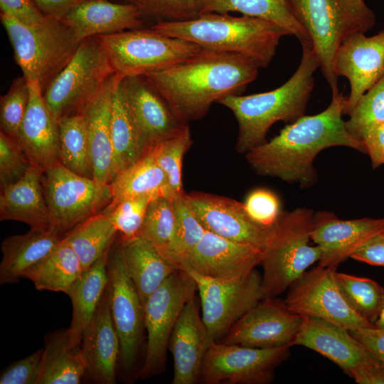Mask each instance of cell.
I'll use <instances>...</instances> for the list:
<instances>
[{
	"mask_svg": "<svg viewBox=\"0 0 384 384\" xmlns=\"http://www.w3.org/2000/svg\"><path fill=\"white\" fill-rule=\"evenodd\" d=\"M347 97L332 93L329 105L314 115H303L287 124L279 133L245 155L259 176L277 178L302 188L318 181L314 161L323 150L348 147L366 154L363 144L347 131L343 119Z\"/></svg>",
	"mask_w": 384,
	"mask_h": 384,
	"instance_id": "cell-1",
	"label": "cell"
},
{
	"mask_svg": "<svg viewBox=\"0 0 384 384\" xmlns=\"http://www.w3.org/2000/svg\"><path fill=\"white\" fill-rule=\"evenodd\" d=\"M260 66L250 57L202 48L169 68L145 75L183 122L203 118L215 102L240 95Z\"/></svg>",
	"mask_w": 384,
	"mask_h": 384,
	"instance_id": "cell-2",
	"label": "cell"
},
{
	"mask_svg": "<svg viewBox=\"0 0 384 384\" xmlns=\"http://www.w3.org/2000/svg\"><path fill=\"white\" fill-rule=\"evenodd\" d=\"M301 46L300 63L283 85L265 92L228 95L218 102L228 108L238 122L237 152L245 154L267 142V132L274 123H292L304 115L319 63L311 43Z\"/></svg>",
	"mask_w": 384,
	"mask_h": 384,
	"instance_id": "cell-3",
	"label": "cell"
},
{
	"mask_svg": "<svg viewBox=\"0 0 384 384\" xmlns=\"http://www.w3.org/2000/svg\"><path fill=\"white\" fill-rule=\"evenodd\" d=\"M151 29L193 42L202 48L247 55L260 68L269 65L282 38L290 35L284 28L268 21L219 13L199 14L185 21H159Z\"/></svg>",
	"mask_w": 384,
	"mask_h": 384,
	"instance_id": "cell-4",
	"label": "cell"
},
{
	"mask_svg": "<svg viewBox=\"0 0 384 384\" xmlns=\"http://www.w3.org/2000/svg\"><path fill=\"white\" fill-rule=\"evenodd\" d=\"M294 17L306 31L319 68L332 93L339 92L335 70L337 50L356 32L366 33L375 23L365 2L349 0H287Z\"/></svg>",
	"mask_w": 384,
	"mask_h": 384,
	"instance_id": "cell-5",
	"label": "cell"
},
{
	"mask_svg": "<svg viewBox=\"0 0 384 384\" xmlns=\"http://www.w3.org/2000/svg\"><path fill=\"white\" fill-rule=\"evenodd\" d=\"M0 19L23 76L28 82H38L44 93L72 59L80 42L65 24L51 17L34 26L4 13Z\"/></svg>",
	"mask_w": 384,
	"mask_h": 384,
	"instance_id": "cell-6",
	"label": "cell"
},
{
	"mask_svg": "<svg viewBox=\"0 0 384 384\" xmlns=\"http://www.w3.org/2000/svg\"><path fill=\"white\" fill-rule=\"evenodd\" d=\"M314 215L306 208L282 213L261 262L263 299L277 297L320 260L321 248L310 245Z\"/></svg>",
	"mask_w": 384,
	"mask_h": 384,
	"instance_id": "cell-7",
	"label": "cell"
},
{
	"mask_svg": "<svg viewBox=\"0 0 384 384\" xmlns=\"http://www.w3.org/2000/svg\"><path fill=\"white\" fill-rule=\"evenodd\" d=\"M115 75L145 76L180 63L202 48L188 41L149 29H133L97 36Z\"/></svg>",
	"mask_w": 384,
	"mask_h": 384,
	"instance_id": "cell-8",
	"label": "cell"
},
{
	"mask_svg": "<svg viewBox=\"0 0 384 384\" xmlns=\"http://www.w3.org/2000/svg\"><path fill=\"white\" fill-rule=\"evenodd\" d=\"M114 73L97 36L80 42L72 59L43 93L54 117L75 113Z\"/></svg>",
	"mask_w": 384,
	"mask_h": 384,
	"instance_id": "cell-9",
	"label": "cell"
},
{
	"mask_svg": "<svg viewBox=\"0 0 384 384\" xmlns=\"http://www.w3.org/2000/svg\"><path fill=\"white\" fill-rule=\"evenodd\" d=\"M196 291L191 275L178 269L147 299L144 306L147 341L144 361L137 374L139 378H148L164 370L172 331L184 306Z\"/></svg>",
	"mask_w": 384,
	"mask_h": 384,
	"instance_id": "cell-10",
	"label": "cell"
},
{
	"mask_svg": "<svg viewBox=\"0 0 384 384\" xmlns=\"http://www.w3.org/2000/svg\"><path fill=\"white\" fill-rule=\"evenodd\" d=\"M336 269L318 266L306 270L289 288L284 299L292 312L336 324L348 331L375 325L358 314L341 292Z\"/></svg>",
	"mask_w": 384,
	"mask_h": 384,
	"instance_id": "cell-11",
	"label": "cell"
},
{
	"mask_svg": "<svg viewBox=\"0 0 384 384\" xmlns=\"http://www.w3.org/2000/svg\"><path fill=\"white\" fill-rule=\"evenodd\" d=\"M290 345L253 348L213 342L201 368L204 384H267L275 368L289 355Z\"/></svg>",
	"mask_w": 384,
	"mask_h": 384,
	"instance_id": "cell-12",
	"label": "cell"
},
{
	"mask_svg": "<svg viewBox=\"0 0 384 384\" xmlns=\"http://www.w3.org/2000/svg\"><path fill=\"white\" fill-rule=\"evenodd\" d=\"M186 272L196 284L202 319L213 342L220 341L241 316L263 299L262 275L255 269L247 276L234 280Z\"/></svg>",
	"mask_w": 384,
	"mask_h": 384,
	"instance_id": "cell-13",
	"label": "cell"
},
{
	"mask_svg": "<svg viewBox=\"0 0 384 384\" xmlns=\"http://www.w3.org/2000/svg\"><path fill=\"white\" fill-rule=\"evenodd\" d=\"M42 186L50 229L61 235L96 213L109 199L93 178L79 175L59 161L42 174Z\"/></svg>",
	"mask_w": 384,
	"mask_h": 384,
	"instance_id": "cell-14",
	"label": "cell"
},
{
	"mask_svg": "<svg viewBox=\"0 0 384 384\" xmlns=\"http://www.w3.org/2000/svg\"><path fill=\"white\" fill-rule=\"evenodd\" d=\"M107 270L111 314L120 342L119 363L129 376L137 369L145 329L144 307L126 272L119 247L108 257Z\"/></svg>",
	"mask_w": 384,
	"mask_h": 384,
	"instance_id": "cell-15",
	"label": "cell"
},
{
	"mask_svg": "<svg viewBox=\"0 0 384 384\" xmlns=\"http://www.w3.org/2000/svg\"><path fill=\"white\" fill-rule=\"evenodd\" d=\"M186 201L206 230L265 250L274 225L265 227L248 215L244 203L206 192L185 193Z\"/></svg>",
	"mask_w": 384,
	"mask_h": 384,
	"instance_id": "cell-16",
	"label": "cell"
},
{
	"mask_svg": "<svg viewBox=\"0 0 384 384\" xmlns=\"http://www.w3.org/2000/svg\"><path fill=\"white\" fill-rule=\"evenodd\" d=\"M302 316L292 312L284 300L265 298L241 316L220 341L253 348L292 346Z\"/></svg>",
	"mask_w": 384,
	"mask_h": 384,
	"instance_id": "cell-17",
	"label": "cell"
},
{
	"mask_svg": "<svg viewBox=\"0 0 384 384\" xmlns=\"http://www.w3.org/2000/svg\"><path fill=\"white\" fill-rule=\"evenodd\" d=\"M265 250L206 230L201 240L178 263V268L222 280L239 279L261 265Z\"/></svg>",
	"mask_w": 384,
	"mask_h": 384,
	"instance_id": "cell-18",
	"label": "cell"
},
{
	"mask_svg": "<svg viewBox=\"0 0 384 384\" xmlns=\"http://www.w3.org/2000/svg\"><path fill=\"white\" fill-rule=\"evenodd\" d=\"M121 85L146 153L188 125L176 116L145 76L122 78Z\"/></svg>",
	"mask_w": 384,
	"mask_h": 384,
	"instance_id": "cell-19",
	"label": "cell"
},
{
	"mask_svg": "<svg viewBox=\"0 0 384 384\" xmlns=\"http://www.w3.org/2000/svg\"><path fill=\"white\" fill-rule=\"evenodd\" d=\"M335 70L350 84L343 112L348 115L362 95L384 75V30L369 37L362 32L346 37L337 50Z\"/></svg>",
	"mask_w": 384,
	"mask_h": 384,
	"instance_id": "cell-20",
	"label": "cell"
},
{
	"mask_svg": "<svg viewBox=\"0 0 384 384\" xmlns=\"http://www.w3.org/2000/svg\"><path fill=\"white\" fill-rule=\"evenodd\" d=\"M384 235V218L341 220L320 210L314 215L311 241L322 252L319 265L336 269L369 239Z\"/></svg>",
	"mask_w": 384,
	"mask_h": 384,
	"instance_id": "cell-21",
	"label": "cell"
},
{
	"mask_svg": "<svg viewBox=\"0 0 384 384\" xmlns=\"http://www.w3.org/2000/svg\"><path fill=\"white\" fill-rule=\"evenodd\" d=\"M292 346H302L329 359L351 376L380 361L346 329L317 318L302 316Z\"/></svg>",
	"mask_w": 384,
	"mask_h": 384,
	"instance_id": "cell-22",
	"label": "cell"
},
{
	"mask_svg": "<svg viewBox=\"0 0 384 384\" xmlns=\"http://www.w3.org/2000/svg\"><path fill=\"white\" fill-rule=\"evenodd\" d=\"M118 76L113 74L102 87L77 112L85 120L93 171V179L100 194L109 200V184L113 178V149L111 112Z\"/></svg>",
	"mask_w": 384,
	"mask_h": 384,
	"instance_id": "cell-23",
	"label": "cell"
},
{
	"mask_svg": "<svg viewBox=\"0 0 384 384\" xmlns=\"http://www.w3.org/2000/svg\"><path fill=\"white\" fill-rule=\"evenodd\" d=\"M213 342L194 296L184 306L169 339L168 350L174 361L172 384L200 380L203 361Z\"/></svg>",
	"mask_w": 384,
	"mask_h": 384,
	"instance_id": "cell-24",
	"label": "cell"
},
{
	"mask_svg": "<svg viewBox=\"0 0 384 384\" xmlns=\"http://www.w3.org/2000/svg\"><path fill=\"white\" fill-rule=\"evenodd\" d=\"M80 346L87 373L92 379L102 384L116 383L120 342L112 317L108 286Z\"/></svg>",
	"mask_w": 384,
	"mask_h": 384,
	"instance_id": "cell-25",
	"label": "cell"
},
{
	"mask_svg": "<svg viewBox=\"0 0 384 384\" xmlns=\"http://www.w3.org/2000/svg\"><path fill=\"white\" fill-rule=\"evenodd\" d=\"M30 98L17 141L31 164L44 171L59 161V131L36 81L28 82Z\"/></svg>",
	"mask_w": 384,
	"mask_h": 384,
	"instance_id": "cell-26",
	"label": "cell"
},
{
	"mask_svg": "<svg viewBox=\"0 0 384 384\" xmlns=\"http://www.w3.org/2000/svg\"><path fill=\"white\" fill-rule=\"evenodd\" d=\"M144 15L135 6L111 0H84L73 8L60 21L82 40L128 30L138 29Z\"/></svg>",
	"mask_w": 384,
	"mask_h": 384,
	"instance_id": "cell-27",
	"label": "cell"
},
{
	"mask_svg": "<svg viewBox=\"0 0 384 384\" xmlns=\"http://www.w3.org/2000/svg\"><path fill=\"white\" fill-rule=\"evenodd\" d=\"M43 171L31 164L20 179L1 188V220L22 222L31 228H50L41 181Z\"/></svg>",
	"mask_w": 384,
	"mask_h": 384,
	"instance_id": "cell-28",
	"label": "cell"
},
{
	"mask_svg": "<svg viewBox=\"0 0 384 384\" xmlns=\"http://www.w3.org/2000/svg\"><path fill=\"white\" fill-rule=\"evenodd\" d=\"M62 238L50 228H31L26 233L4 238L1 245L0 284L18 282L24 272L48 256Z\"/></svg>",
	"mask_w": 384,
	"mask_h": 384,
	"instance_id": "cell-29",
	"label": "cell"
},
{
	"mask_svg": "<svg viewBox=\"0 0 384 384\" xmlns=\"http://www.w3.org/2000/svg\"><path fill=\"white\" fill-rule=\"evenodd\" d=\"M119 249L126 272L144 307L149 297L178 268L139 236L122 242Z\"/></svg>",
	"mask_w": 384,
	"mask_h": 384,
	"instance_id": "cell-30",
	"label": "cell"
},
{
	"mask_svg": "<svg viewBox=\"0 0 384 384\" xmlns=\"http://www.w3.org/2000/svg\"><path fill=\"white\" fill-rule=\"evenodd\" d=\"M107 252L84 270L66 294L73 306L71 322L67 329L74 346L81 345L83 334L92 321L108 286Z\"/></svg>",
	"mask_w": 384,
	"mask_h": 384,
	"instance_id": "cell-31",
	"label": "cell"
},
{
	"mask_svg": "<svg viewBox=\"0 0 384 384\" xmlns=\"http://www.w3.org/2000/svg\"><path fill=\"white\" fill-rule=\"evenodd\" d=\"M86 373L81 346L72 344L68 329L47 336L38 384H78Z\"/></svg>",
	"mask_w": 384,
	"mask_h": 384,
	"instance_id": "cell-32",
	"label": "cell"
},
{
	"mask_svg": "<svg viewBox=\"0 0 384 384\" xmlns=\"http://www.w3.org/2000/svg\"><path fill=\"white\" fill-rule=\"evenodd\" d=\"M199 14L238 12L243 16L272 22L294 36L302 45L311 43L302 26L291 11L287 0H196Z\"/></svg>",
	"mask_w": 384,
	"mask_h": 384,
	"instance_id": "cell-33",
	"label": "cell"
},
{
	"mask_svg": "<svg viewBox=\"0 0 384 384\" xmlns=\"http://www.w3.org/2000/svg\"><path fill=\"white\" fill-rule=\"evenodd\" d=\"M110 204L129 198L168 196L166 175L151 151L117 173L109 184Z\"/></svg>",
	"mask_w": 384,
	"mask_h": 384,
	"instance_id": "cell-34",
	"label": "cell"
},
{
	"mask_svg": "<svg viewBox=\"0 0 384 384\" xmlns=\"http://www.w3.org/2000/svg\"><path fill=\"white\" fill-rule=\"evenodd\" d=\"M83 271L76 253L63 238L48 256L24 272L23 278L31 281L39 291L67 294Z\"/></svg>",
	"mask_w": 384,
	"mask_h": 384,
	"instance_id": "cell-35",
	"label": "cell"
},
{
	"mask_svg": "<svg viewBox=\"0 0 384 384\" xmlns=\"http://www.w3.org/2000/svg\"><path fill=\"white\" fill-rule=\"evenodd\" d=\"M122 78L118 76L115 85L111 112L113 177L146 154L126 101Z\"/></svg>",
	"mask_w": 384,
	"mask_h": 384,
	"instance_id": "cell-36",
	"label": "cell"
},
{
	"mask_svg": "<svg viewBox=\"0 0 384 384\" xmlns=\"http://www.w3.org/2000/svg\"><path fill=\"white\" fill-rule=\"evenodd\" d=\"M117 233L103 212L90 216L63 238L73 249L85 270L108 252Z\"/></svg>",
	"mask_w": 384,
	"mask_h": 384,
	"instance_id": "cell-37",
	"label": "cell"
},
{
	"mask_svg": "<svg viewBox=\"0 0 384 384\" xmlns=\"http://www.w3.org/2000/svg\"><path fill=\"white\" fill-rule=\"evenodd\" d=\"M59 161L73 172L93 178V171L86 122L76 112L58 121Z\"/></svg>",
	"mask_w": 384,
	"mask_h": 384,
	"instance_id": "cell-38",
	"label": "cell"
},
{
	"mask_svg": "<svg viewBox=\"0 0 384 384\" xmlns=\"http://www.w3.org/2000/svg\"><path fill=\"white\" fill-rule=\"evenodd\" d=\"M336 279L351 307L374 324L384 304V289L375 280L336 272Z\"/></svg>",
	"mask_w": 384,
	"mask_h": 384,
	"instance_id": "cell-39",
	"label": "cell"
},
{
	"mask_svg": "<svg viewBox=\"0 0 384 384\" xmlns=\"http://www.w3.org/2000/svg\"><path fill=\"white\" fill-rule=\"evenodd\" d=\"M192 143V137L188 125L151 150L166 175L169 197L175 198L186 193L182 181L183 160Z\"/></svg>",
	"mask_w": 384,
	"mask_h": 384,
	"instance_id": "cell-40",
	"label": "cell"
},
{
	"mask_svg": "<svg viewBox=\"0 0 384 384\" xmlns=\"http://www.w3.org/2000/svg\"><path fill=\"white\" fill-rule=\"evenodd\" d=\"M176 209L173 198L161 196L149 203L139 236L164 257L173 238Z\"/></svg>",
	"mask_w": 384,
	"mask_h": 384,
	"instance_id": "cell-41",
	"label": "cell"
},
{
	"mask_svg": "<svg viewBox=\"0 0 384 384\" xmlns=\"http://www.w3.org/2000/svg\"><path fill=\"white\" fill-rule=\"evenodd\" d=\"M185 193L174 198L176 209L175 229L171 242L164 255L166 259L176 266L201 240L206 232L188 205Z\"/></svg>",
	"mask_w": 384,
	"mask_h": 384,
	"instance_id": "cell-42",
	"label": "cell"
},
{
	"mask_svg": "<svg viewBox=\"0 0 384 384\" xmlns=\"http://www.w3.org/2000/svg\"><path fill=\"white\" fill-rule=\"evenodd\" d=\"M348 116L346 128L362 144L366 134L384 122V75L362 95Z\"/></svg>",
	"mask_w": 384,
	"mask_h": 384,
	"instance_id": "cell-43",
	"label": "cell"
},
{
	"mask_svg": "<svg viewBox=\"0 0 384 384\" xmlns=\"http://www.w3.org/2000/svg\"><path fill=\"white\" fill-rule=\"evenodd\" d=\"M154 198L149 196H142L127 198L108 206L104 213L121 235L122 242L139 236L148 206Z\"/></svg>",
	"mask_w": 384,
	"mask_h": 384,
	"instance_id": "cell-44",
	"label": "cell"
},
{
	"mask_svg": "<svg viewBox=\"0 0 384 384\" xmlns=\"http://www.w3.org/2000/svg\"><path fill=\"white\" fill-rule=\"evenodd\" d=\"M30 98L28 82L22 76L16 78L0 99L1 131L18 139Z\"/></svg>",
	"mask_w": 384,
	"mask_h": 384,
	"instance_id": "cell-45",
	"label": "cell"
},
{
	"mask_svg": "<svg viewBox=\"0 0 384 384\" xmlns=\"http://www.w3.org/2000/svg\"><path fill=\"white\" fill-rule=\"evenodd\" d=\"M31 166V162L18 142L0 131L1 188L17 181Z\"/></svg>",
	"mask_w": 384,
	"mask_h": 384,
	"instance_id": "cell-46",
	"label": "cell"
},
{
	"mask_svg": "<svg viewBox=\"0 0 384 384\" xmlns=\"http://www.w3.org/2000/svg\"><path fill=\"white\" fill-rule=\"evenodd\" d=\"M137 7L144 16L160 21H185L198 16L196 0H123Z\"/></svg>",
	"mask_w": 384,
	"mask_h": 384,
	"instance_id": "cell-47",
	"label": "cell"
},
{
	"mask_svg": "<svg viewBox=\"0 0 384 384\" xmlns=\"http://www.w3.org/2000/svg\"><path fill=\"white\" fill-rule=\"evenodd\" d=\"M243 203L250 217L265 227L274 226L282 213L279 197L267 188L252 190Z\"/></svg>",
	"mask_w": 384,
	"mask_h": 384,
	"instance_id": "cell-48",
	"label": "cell"
},
{
	"mask_svg": "<svg viewBox=\"0 0 384 384\" xmlns=\"http://www.w3.org/2000/svg\"><path fill=\"white\" fill-rule=\"evenodd\" d=\"M43 348L6 368L1 384H38L42 368Z\"/></svg>",
	"mask_w": 384,
	"mask_h": 384,
	"instance_id": "cell-49",
	"label": "cell"
},
{
	"mask_svg": "<svg viewBox=\"0 0 384 384\" xmlns=\"http://www.w3.org/2000/svg\"><path fill=\"white\" fill-rule=\"evenodd\" d=\"M0 9L1 13L28 26L38 24L47 18L32 0H0Z\"/></svg>",
	"mask_w": 384,
	"mask_h": 384,
	"instance_id": "cell-50",
	"label": "cell"
},
{
	"mask_svg": "<svg viewBox=\"0 0 384 384\" xmlns=\"http://www.w3.org/2000/svg\"><path fill=\"white\" fill-rule=\"evenodd\" d=\"M351 258L370 265L384 267V235L379 234L369 239Z\"/></svg>",
	"mask_w": 384,
	"mask_h": 384,
	"instance_id": "cell-51",
	"label": "cell"
},
{
	"mask_svg": "<svg viewBox=\"0 0 384 384\" xmlns=\"http://www.w3.org/2000/svg\"><path fill=\"white\" fill-rule=\"evenodd\" d=\"M373 169L384 164V122L374 127L362 141Z\"/></svg>",
	"mask_w": 384,
	"mask_h": 384,
	"instance_id": "cell-52",
	"label": "cell"
},
{
	"mask_svg": "<svg viewBox=\"0 0 384 384\" xmlns=\"http://www.w3.org/2000/svg\"><path fill=\"white\" fill-rule=\"evenodd\" d=\"M349 331L364 347L384 363V327L374 326Z\"/></svg>",
	"mask_w": 384,
	"mask_h": 384,
	"instance_id": "cell-53",
	"label": "cell"
},
{
	"mask_svg": "<svg viewBox=\"0 0 384 384\" xmlns=\"http://www.w3.org/2000/svg\"><path fill=\"white\" fill-rule=\"evenodd\" d=\"M46 16L60 21L73 8L84 0H32Z\"/></svg>",
	"mask_w": 384,
	"mask_h": 384,
	"instance_id": "cell-54",
	"label": "cell"
},
{
	"mask_svg": "<svg viewBox=\"0 0 384 384\" xmlns=\"http://www.w3.org/2000/svg\"><path fill=\"white\" fill-rule=\"evenodd\" d=\"M351 377L358 384H384V363L380 361L366 366Z\"/></svg>",
	"mask_w": 384,
	"mask_h": 384,
	"instance_id": "cell-55",
	"label": "cell"
},
{
	"mask_svg": "<svg viewBox=\"0 0 384 384\" xmlns=\"http://www.w3.org/2000/svg\"><path fill=\"white\" fill-rule=\"evenodd\" d=\"M374 325L377 328H383L384 327V304L380 311V314L378 316V319L374 323Z\"/></svg>",
	"mask_w": 384,
	"mask_h": 384,
	"instance_id": "cell-56",
	"label": "cell"
},
{
	"mask_svg": "<svg viewBox=\"0 0 384 384\" xmlns=\"http://www.w3.org/2000/svg\"><path fill=\"white\" fill-rule=\"evenodd\" d=\"M349 1L355 2V3H363V2H364L363 0H349Z\"/></svg>",
	"mask_w": 384,
	"mask_h": 384,
	"instance_id": "cell-57",
	"label": "cell"
}]
</instances>
